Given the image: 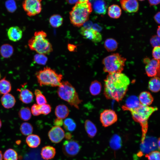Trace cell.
Listing matches in <instances>:
<instances>
[{"label": "cell", "mask_w": 160, "mask_h": 160, "mask_svg": "<svg viewBox=\"0 0 160 160\" xmlns=\"http://www.w3.org/2000/svg\"><path fill=\"white\" fill-rule=\"evenodd\" d=\"M129 78L121 73L108 74L104 80V94L108 99L122 100L129 85Z\"/></svg>", "instance_id": "cell-1"}, {"label": "cell", "mask_w": 160, "mask_h": 160, "mask_svg": "<svg viewBox=\"0 0 160 160\" xmlns=\"http://www.w3.org/2000/svg\"><path fill=\"white\" fill-rule=\"evenodd\" d=\"M93 9L95 12L99 15H105L106 12V6L104 0H96L94 2Z\"/></svg>", "instance_id": "cell-21"}, {"label": "cell", "mask_w": 160, "mask_h": 160, "mask_svg": "<svg viewBox=\"0 0 160 160\" xmlns=\"http://www.w3.org/2000/svg\"><path fill=\"white\" fill-rule=\"evenodd\" d=\"M160 12H159L155 14L154 17L156 22L159 24L160 23Z\"/></svg>", "instance_id": "cell-47"}, {"label": "cell", "mask_w": 160, "mask_h": 160, "mask_svg": "<svg viewBox=\"0 0 160 160\" xmlns=\"http://www.w3.org/2000/svg\"><path fill=\"white\" fill-rule=\"evenodd\" d=\"M39 109L41 114L45 115L49 114L51 111V106L47 104L39 105Z\"/></svg>", "instance_id": "cell-39"}, {"label": "cell", "mask_w": 160, "mask_h": 160, "mask_svg": "<svg viewBox=\"0 0 160 160\" xmlns=\"http://www.w3.org/2000/svg\"><path fill=\"white\" fill-rule=\"evenodd\" d=\"M3 157L4 160H17V154L14 150L9 148L5 152Z\"/></svg>", "instance_id": "cell-34"}, {"label": "cell", "mask_w": 160, "mask_h": 160, "mask_svg": "<svg viewBox=\"0 0 160 160\" xmlns=\"http://www.w3.org/2000/svg\"><path fill=\"white\" fill-rule=\"evenodd\" d=\"M93 29L98 31V32L99 31H101V27L97 24H95L94 25H93Z\"/></svg>", "instance_id": "cell-51"}, {"label": "cell", "mask_w": 160, "mask_h": 160, "mask_svg": "<svg viewBox=\"0 0 160 160\" xmlns=\"http://www.w3.org/2000/svg\"><path fill=\"white\" fill-rule=\"evenodd\" d=\"M31 112L32 114L34 116H38L41 113L39 109V105L36 104H33L31 107Z\"/></svg>", "instance_id": "cell-43"}, {"label": "cell", "mask_w": 160, "mask_h": 160, "mask_svg": "<svg viewBox=\"0 0 160 160\" xmlns=\"http://www.w3.org/2000/svg\"><path fill=\"white\" fill-rule=\"evenodd\" d=\"M160 138H159L158 139V141H157V145H158V149L159 150L160 149Z\"/></svg>", "instance_id": "cell-55"}, {"label": "cell", "mask_w": 160, "mask_h": 160, "mask_svg": "<svg viewBox=\"0 0 160 160\" xmlns=\"http://www.w3.org/2000/svg\"><path fill=\"white\" fill-rule=\"evenodd\" d=\"M157 110V107L145 106L140 103L137 107L128 110L131 112L134 120L139 123L141 127V144L144 142L148 131V119L151 114Z\"/></svg>", "instance_id": "cell-2"}, {"label": "cell", "mask_w": 160, "mask_h": 160, "mask_svg": "<svg viewBox=\"0 0 160 160\" xmlns=\"http://www.w3.org/2000/svg\"><path fill=\"white\" fill-rule=\"evenodd\" d=\"M46 33L42 31L34 33L33 36L28 41V46L30 49L37 53L46 55L53 50L52 46L47 38Z\"/></svg>", "instance_id": "cell-4"}, {"label": "cell", "mask_w": 160, "mask_h": 160, "mask_svg": "<svg viewBox=\"0 0 160 160\" xmlns=\"http://www.w3.org/2000/svg\"><path fill=\"white\" fill-rule=\"evenodd\" d=\"M76 47L74 45L69 44L68 45V48L70 51H73L76 49Z\"/></svg>", "instance_id": "cell-49"}, {"label": "cell", "mask_w": 160, "mask_h": 160, "mask_svg": "<svg viewBox=\"0 0 160 160\" xmlns=\"http://www.w3.org/2000/svg\"><path fill=\"white\" fill-rule=\"evenodd\" d=\"M120 141L121 139L120 137L117 135H114L111 140V146L113 148L117 149L121 146Z\"/></svg>", "instance_id": "cell-36"}, {"label": "cell", "mask_w": 160, "mask_h": 160, "mask_svg": "<svg viewBox=\"0 0 160 160\" xmlns=\"http://www.w3.org/2000/svg\"><path fill=\"white\" fill-rule=\"evenodd\" d=\"M149 58H146L144 59L143 60V62L145 64H147L150 60Z\"/></svg>", "instance_id": "cell-53"}, {"label": "cell", "mask_w": 160, "mask_h": 160, "mask_svg": "<svg viewBox=\"0 0 160 160\" xmlns=\"http://www.w3.org/2000/svg\"><path fill=\"white\" fill-rule=\"evenodd\" d=\"M18 115L21 120L24 121H28L31 117V110L28 107H22L19 111Z\"/></svg>", "instance_id": "cell-32"}, {"label": "cell", "mask_w": 160, "mask_h": 160, "mask_svg": "<svg viewBox=\"0 0 160 160\" xmlns=\"http://www.w3.org/2000/svg\"><path fill=\"white\" fill-rule=\"evenodd\" d=\"M92 11V5L89 1L78 2L70 12L71 23L75 26H81L88 21Z\"/></svg>", "instance_id": "cell-3"}, {"label": "cell", "mask_w": 160, "mask_h": 160, "mask_svg": "<svg viewBox=\"0 0 160 160\" xmlns=\"http://www.w3.org/2000/svg\"><path fill=\"white\" fill-rule=\"evenodd\" d=\"M20 130L23 135L27 136L32 134L33 132V128L32 125L30 123L24 122L21 125Z\"/></svg>", "instance_id": "cell-33"}, {"label": "cell", "mask_w": 160, "mask_h": 160, "mask_svg": "<svg viewBox=\"0 0 160 160\" xmlns=\"http://www.w3.org/2000/svg\"><path fill=\"white\" fill-rule=\"evenodd\" d=\"M56 153V149L54 147L50 145H47L42 148L41 154L43 159L49 160L54 158Z\"/></svg>", "instance_id": "cell-18"}, {"label": "cell", "mask_w": 160, "mask_h": 160, "mask_svg": "<svg viewBox=\"0 0 160 160\" xmlns=\"http://www.w3.org/2000/svg\"><path fill=\"white\" fill-rule=\"evenodd\" d=\"M140 104L138 98L135 95L129 97L127 99L124 105L122 107L124 111H128L137 107Z\"/></svg>", "instance_id": "cell-17"}, {"label": "cell", "mask_w": 160, "mask_h": 160, "mask_svg": "<svg viewBox=\"0 0 160 160\" xmlns=\"http://www.w3.org/2000/svg\"><path fill=\"white\" fill-rule=\"evenodd\" d=\"M101 89V83L97 80H94L91 82L89 87V90L92 95L96 96L100 93Z\"/></svg>", "instance_id": "cell-31"}, {"label": "cell", "mask_w": 160, "mask_h": 160, "mask_svg": "<svg viewBox=\"0 0 160 160\" xmlns=\"http://www.w3.org/2000/svg\"><path fill=\"white\" fill-rule=\"evenodd\" d=\"M108 14L111 18L117 19L119 18L121 15V9L118 5L113 4L109 7Z\"/></svg>", "instance_id": "cell-26"}, {"label": "cell", "mask_w": 160, "mask_h": 160, "mask_svg": "<svg viewBox=\"0 0 160 160\" xmlns=\"http://www.w3.org/2000/svg\"><path fill=\"white\" fill-rule=\"evenodd\" d=\"M139 1H143L144 0H139Z\"/></svg>", "instance_id": "cell-59"}, {"label": "cell", "mask_w": 160, "mask_h": 160, "mask_svg": "<svg viewBox=\"0 0 160 160\" xmlns=\"http://www.w3.org/2000/svg\"><path fill=\"white\" fill-rule=\"evenodd\" d=\"M0 78H1V74H0Z\"/></svg>", "instance_id": "cell-60"}, {"label": "cell", "mask_w": 160, "mask_h": 160, "mask_svg": "<svg viewBox=\"0 0 160 160\" xmlns=\"http://www.w3.org/2000/svg\"><path fill=\"white\" fill-rule=\"evenodd\" d=\"M150 42L151 45L153 47L160 46V37L157 35H154L151 38Z\"/></svg>", "instance_id": "cell-41"}, {"label": "cell", "mask_w": 160, "mask_h": 160, "mask_svg": "<svg viewBox=\"0 0 160 160\" xmlns=\"http://www.w3.org/2000/svg\"><path fill=\"white\" fill-rule=\"evenodd\" d=\"M63 19L62 17L58 14H54L50 17L49 22L50 25L53 27L58 28L63 24Z\"/></svg>", "instance_id": "cell-30"}, {"label": "cell", "mask_w": 160, "mask_h": 160, "mask_svg": "<svg viewBox=\"0 0 160 160\" xmlns=\"http://www.w3.org/2000/svg\"><path fill=\"white\" fill-rule=\"evenodd\" d=\"M41 0H24L22 3L23 8L28 16L36 15L41 11Z\"/></svg>", "instance_id": "cell-8"}, {"label": "cell", "mask_w": 160, "mask_h": 160, "mask_svg": "<svg viewBox=\"0 0 160 160\" xmlns=\"http://www.w3.org/2000/svg\"><path fill=\"white\" fill-rule=\"evenodd\" d=\"M34 60L37 64L44 65L47 62V58L45 55L37 53L34 57Z\"/></svg>", "instance_id": "cell-35"}, {"label": "cell", "mask_w": 160, "mask_h": 160, "mask_svg": "<svg viewBox=\"0 0 160 160\" xmlns=\"http://www.w3.org/2000/svg\"><path fill=\"white\" fill-rule=\"evenodd\" d=\"M69 113L68 108L64 105H59L55 108V114L57 118L65 119L68 116Z\"/></svg>", "instance_id": "cell-22"}, {"label": "cell", "mask_w": 160, "mask_h": 160, "mask_svg": "<svg viewBox=\"0 0 160 160\" xmlns=\"http://www.w3.org/2000/svg\"><path fill=\"white\" fill-rule=\"evenodd\" d=\"M1 104L3 107L6 109L12 108L16 103L14 97L9 93L4 94L1 99Z\"/></svg>", "instance_id": "cell-16"}, {"label": "cell", "mask_w": 160, "mask_h": 160, "mask_svg": "<svg viewBox=\"0 0 160 160\" xmlns=\"http://www.w3.org/2000/svg\"><path fill=\"white\" fill-rule=\"evenodd\" d=\"M74 122L73 120L72 119L70 118L66 119L63 121V125L65 129Z\"/></svg>", "instance_id": "cell-44"}, {"label": "cell", "mask_w": 160, "mask_h": 160, "mask_svg": "<svg viewBox=\"0 0 160 160\" xmlns=\"http://www.w3.org/2000/svg\"><path fill=\"white\" fill-rule=\"evenodd\" d=\"M62 147L63 153L69 157H73L77 155L81 149V146L79 143L73 140L65 141Z\"/></svg>", "instance_id": "cell-9"}, {"label": "cell", "mask_w": 160, "mask_h": 160, "mask_svg": "<svg viewBox=\"0 0 160 160\" xmlns=\"http://www.w3.org/2000/svg\"><path fill=\"white\" fill-rule=\"evenodd\" d=\"M19 99L23 103L29 104L33 101V93L28 89H23L19 95Z\"/></svg>", "instance_id": "cell-19"}, {"label": "cell", "mask_w": 160, "mask_h": 160, "mask_svg": "<svg viewBox=\"0 0 160 160\" xmlns=\"http://www.w3.org/2000/svg\"><path fill=\"white\" fill-rule=\"evenodd\" d=\"M5 5L7 10L10 12H14L17 8L14 0H7L5 2Z\"/></svg>", "instance_id": "cell-37"}, {"label": "cell", "mask_w": 160, "mask_h": 160, "mask_svg": "<svg viewBox=\"0 0 160 160\" xmlns=\"http://www.w3.org/2000/svg\"><path fill=\"white\" fill-rule=\"evenodd\" d=\"M117 116L113 110L106 109L103 111L100 116V120L103 125L104 127H108L117 120Z\"/></svg>", "instance_id": "cell-10"}, {"label": "cell", "mask_w": 160, "mask_h": 160, "mask_svg": "<svg viewBox=\"0 0 160 160\" xmlns=\"http://www.w3.org/2000/svg\"><path fill=\"white\" fill-rule=\"evenodd\" d=\"M149 89L154 92L159 91L160 89V79L159 77L154 76L152 78L148 83Z\"/></svg>", "instance_id": "cell-27"}, {"label": "cell", "mask_w": 160, "mask_h": 160, "mask_svg": "<svg viewBox=\"0 0 160 160\" xmlns=\"http://www.w3.org/2000/svg\"><path fill=\"white\" fill-rule=\"evenodd\" d=\"M14 49L13 47L9 44H4L0 48V53L4 58H8L13 54Z\"/></svg>", "instance_id": "cell-25"}, {"label": "cell", "mask_w": 160, "mask_h": 160, "mask_svg": "<svg viewBox=\"0 0 160 160\" xmlns=\"http://www.w3.org/2000/svg\"><path fill=\"white\" fill-rule=\"evenodd\" d=\"M120 3L122 9L129 12H137L139 9V4L137 0H120Z\"/></svg>", "instance_id": "cell-14"}, {"label": "cell", "mask_w": 160, "mask_h": 160, "mask_svg": "<svg viewBox=\"0 0 160 160\" xmlns=\"http://www.w3.org/2000/svg\"><path fill=\"white\" fill-rule=\"evenodd\" d=\"M145 70L149 77L159 76L160 74V60L154 59L150 60L146 64Z\"/></svg>", "instance_id": "cell-13"}, {"label": "cell", "mask_w": 160, "mask_h": 160, "mask_svg": "<svg viewBox=\"0 0 160 160\" xmlns=\"http://www.w3.org/2000/svg\"><path fill=\"white\" fill-rule=\"evenodd\" d=\"M138 99L140 104L147 106L150 105L153 101V98L151 94L147 91L141 92Z\"/></svg>", "instance_id": "cell-20"}, {"label": "cell", "mask_w": 160, "mask_h": 160, "mask_svg": "<svg viewBox=\"0 0 160 160\" xmlns=\"http://www.w3.org/2000/svg\"><path fill=\"white\" fill-rule=\"evenodd\" d=\"M35 96L37 104L41 105L47 103V102L46 98L42 93L36 95Z\"/></svg>", "instance_id": "cell-40"}, {"label": "cell", "mask_w": 160, "mask_h": 160, "mask_svg": "<svg viewBox=\"0 0 160 160\" xmlns=\"http://www.w3.org/2000/svg\"><path fill=\"white\" fill-rule=\"evenodd\" d=\"M2 126V122L1 120L0 119V128H1Z\"/></svg>", "instance_id": "cell-58"}, {"label": "cell", "mask_w": 160, "mask_h": 160, "mask_svg": "<svg viewBox=\"0 0 160 160\" xmlns=\"http://www.w3.org/2000/svg\"><path fill=\"white\" fill-rule=\"evenodd\" d=\"M79 32L84 38L89 39L94 43L99 42L102 40L101 34L92 28H87L82 27L80 29Z\"/></svg>", "instance_id": "cell-11"}, {"label": "cell", "mask_w": 160, "mask_h": 160, "mask_svg": "<svg viewBox=\"0 0 160 160\" xmlns=\"http://www.w3.org/2000/svg\"><path fill=\"white\" fill-rule=\"evenodd\" d=\"M84 127L89 137L93 138L95 136L97 132V129L92 121L89 120H86L85 122Z\"/></svg>", "instance_id": "cell-24"}, {"label": "cell", "mask_w": 160, "mask_h": 160, "mask_svg": "<svg viewBox=\"0 0 160 160\" xmlns=\"http://www.w3.org/2000/svg\"><path fill=\"white\" fill-rule=\"evenodd\" d=\"M79 2H85L88 1L89 0H78Z\"/></svg>", "instance_id": "cell-57"}, {"label": "cell", "mask_w": 160, "mask_h": 160, "mask_svg": "<svg viewBox=\"0 0 160 160\" xmlns=\"http://www.w3.org/2000/svg\"><path fill=\"white\" fill-rule=\"evenodd\" d=\"M148 1L151 5H155L159 4L160 0H148Z\"/></svg>", "instance_id": "cell-48"}, {"label": "cell", "mask_w": 160, "mask_h": 160, "mask_svg": "<svg viewBox=\"0 0 160 160\" xmlns=\"http://www.w3.org/2000/svg\"><path fill=\"white\" fill-rule=\"evenodd\" d=\"M65 137L67 140H70L72 137V135L70 132H67L65 134Z\"/></svg>", "instance_id": "cell-50"}, {"label": "cell", "mask_w": 160, "mask_h": 160, "mask_svg": "<svg viewBox=\"0 0 160 160\" xmlns=\"http://www.w3.org/2000/svg\"><path fill=\"white\" fill-rule=\"evenodd\" d=\"M65 132L60 127L55 126L52 127L48 133L49 140L52 143H57L60 142L65 137Z\"/></svg>", "instance_id": "cell-12"}, {"label": "cell", "mask_w": 160, "mask_h": 160, "mask_svg": "<svg viewBox=\"0 0 160 160\" xmlns=\"http://www.w3.org/2000/svg\"><path fill=\"white\" fill-rule=\"evenodd\" d=\"M104 46L108 51L113 52L117 49L118 44L115 39L110 38L107 39L105 40L104 43Z\"/></svg>", "instance_id": "cell-29"}, {"label": "cell", "mask_w": 160, "mask_h": 160, "mask_svg": "<svg viewBox=\"0 0 160 160\" xmlns=\"http://www.w3.org/2000/svg\"><path fill=\"white\" fill-rule=\"evenodd\" d=\"M53 123L55 126L60 127L63 124V121L62 119L57 118L54 121Z\"/></svg>", "instance_id": "cell-45"}, {"label": "cell", "mask_w": 160, "mask_h": 160, "mask_svg": "<svg viewBox=\"0 0 160 160\" xmlns=\"http://www.w3.org/2000/svg\"><path fill=\"white\" fill-rule=\"evenodd\" d=\"M76 124L74 122L71 125L68 126L65 129L69 132H73L76 129Z\"/></svg>", "instance_id": "cell-46"}, {"label": "cell", "mask_w": 160, "mask_h": 160, "mask_svg": "<svg viewBox=\"0 0 160 160\" xmlns=\"http://www.w3.org/2000/svg\"><path fill=\"white\" fill-rule=\"evenodd\" d=\"M26 142L28 145L31 148L38 147L41 143L39 137L36 135L31 134L26 137Z\"/></svg>", "instance_id": "cell-23"}, {"label": "cell", "mask_w": 160, "mask_h": 160, "mask_svg": "<svg viewBox=\"0 0 160 160\" xmlns=\"http://www.w3.org/2000/svg\"><path fill=\"white\" fill-rule=\"evenodd\" d=\"M160 152L157 151H152L145 155L148 160H160Z\"/></svg>", "instance_id": "cell-38"}, {"label": "cell", "mask_w": 160, "mask_h": 160, "mask_svg": "<svg viewBox=\"0 0 160 160\" xmlns=\"http://www.w3.org/2000/svg\"><path fill=\"white\" fill-rule=\"evenodd\" d=\"M3 156L2 152L0 151V160H2Z\"/></svg>", "instance_id": "cell-56"}, {"label": "cell", "mask_w": 160, "mask_h": 160, "mask_svg": "<svg viewBox=\"0 0 160 160\" xmlns=\"http://www.w3.org/2000/svg\"><path fill=\"white\" fill-rule=\"evenodd\" d=\"M38 82L41 86L59 87L61 84L63 76L55 70L46 67L36 73Z\"/></svg>", "instance_id": "cell-5"}, {"label": "cell", "mask_w": 160, "mask_h": 160, "mask_svg": "<svg viewBox=\"0 0 160 160\" xmlns=\"http://www.w3.org/2000/svg\"><path fill=\"white\" fill-rule=\"evenodd\" d=\"M126 60L118 53L111 54L103 59V70L108 74L121 73L124 70Z\"/></svg>", "instance_id": "cell-7"}, {"label": "cell", "mask_w": 160, "mask_h": 160, "mask_svg": "<svg viewBox=\"0 0 160 160\" xmlns=\"http://www.w3.org/2000/svg\"><path fill=\"white\" fill-rule=\"evenodd\" d=\"M58 96L67 102L71 106L77 109H79V105L82 101L79 96L74 87L68 81L62 82L57 91Z\"/></svg>", "instance_id": "cell-6"}, {"label": "cell", "mask_w": 160, "mask_h": 160, "mask_svg": "<svg viewBox=\"0 0 160 160\" xmlns=\"http://www.w3.org/2000/svg\"><path fill=\"white\" fill-rule=\"evenodd\" d=\"M152 55L153 59L160 60V47L156 46L154 47L152 52Z\"/></svg>", "instance_id": "cell-42"}, {"label": "cell", "mask_w": 160, "mask_h": 160, "mask_svg": "<svg viewBox=\"0 0 160 160\" xmlns=\"http://www.w3.org/2000/svg\"><path fill=\"white\" fill-rule=\"evenodd\" d=\"M67 2L70 4H76L79 1L78 0H66Z\"/></svg>", "instance_id": "cell-52"}, {"label": "cell", "mask_w": 160, "mask_h": 160, "mask_svg": "<svg viewBox=\"0 0 160 160\" xmlns=\"http://www.w3.org/2000/svg\"><path fill=\"white\" fill-rule=\"evenodd\" d=\"M7 35L9 39L11 41L14 42L17 41L22 38L23 31L18 26H13L8 29Z\"/></svg>", "instance_id": "cell-15"}, {"label": "cell", "mask_w": 160, "mask_h": 160, "mask_svg": "<svg viewBox=\"0 0 160 160\" xmlns=\"http://www.w3.org/2000/svg\"><path fill=\"white\" fill-rule=\"evenodd\" d=\"M10 82L4 77L0 80V94L4 95L9 93L11 90Z\"/></svg>", "instance_id": "cell-28"}, {"label": "cell", "mask_w": 160, "mask_h": 160, "mask_svg": "<svg viewBox=\"0 0 160 160\" xmlns=\"http://www.w3.org/2000/svg\"><path fill=\"white\" fill-rule=\"evenodd\" d=\"M160 26H159L158 27L157 31V36L159 37H160Z\"/></svg>", "instance_id": "cell-54"}]
</instances>
